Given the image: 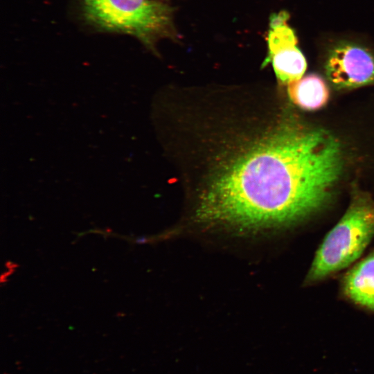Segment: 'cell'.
<instances>
[{"mask_svg":"<svg viewBox=\"0 0 374 374\" xmlns=\"http://www.w3.org/2000/svg\"><path fill=\"white\" fill-rule=\"evenodd\" d=\"M229 163L203 193L197 220L240 231L285 226L330 199L343 157L328 131L291 122Z\"/></svg>","mask_w":374,"mask_h":374,"instance_id":"6da1fadb","label":"cell"},{"mask_svg":"<svg viewBox=\"0 0 374 374\" xmlns=\"http://www.w3.org/2000/svg\"><path fill=\"white\" fill-rule=\"evenodd\" d=\"M374 237V200L354 189L350 205L317 249L305 284L320 281L359 258Z\"/></svg>","mask_w":374,"mask_h":374,"instance_id":"7a4b0ae2","label":"cell"},{"mask_svg":"<svg viewBox=\"0 0 374 374\" xmlns=\"http://www.w3.org/2000/svg\"><path fill=\"white\" fill-rule=\"evenodd\" d=\"M87 19L110 31L134 35L147 44L172 33V10L156 0H84Z\"/></svg>","mask_w":374,"mask_h":374,"instance_id":"3957f363","label":"cell"},{"mask_svg":"<svg viewBox=\"0 0 374 374\" xmlns=\"http://www.w3.org/2000/svg\"><path fill=\"white\" fill-rule=\"evenodd\" d=\"M324 68L337 89L374 84V48L359 39L339 38L328 44Z\"/></svg>","mask_w":374,"mask_h":374,"instance_id":"277c9868","label":"cell"},{"mask_svg":"<svg viewBox=\"0 0 374 374\" xmlns=\"http://www.w3.org/2000/svg\"><path fill=\"white\" fill-rule=\"evenodd\" d=\"M288 18L285 11L271 17L268 56L265 62H271L277 78L287 84L301 78L307 68L306 60L298 47L296 34L287 23Z\"/></svg>","mask_w":374,"mask_h":374,"instance_id":"5b68a950","label":"cell"},{"mask_svg":"<svg viewBox=\"0 0 374 374\" xmlns=\"http://www.w3.org/2000/svg\"><path fill=\"white\" fill-rule=\"evenodd\" d=\"M343 289L352 301L374 311V250L346 273Z\"/></svg>","mask_w":374,"mask_h":374,"instance_id":"8992f818","label":"cell"},{"mask_svg":"<svg viewBox=\"0 0 374 374\" xmlns=\"http://www.w3.org/2000/svg\"><path fill=\"white\" fill-rule=\"evenodd\" d=\"M288 94L296 105L308 111L321 109L328 103L330 96L326 82L314 73L288 84Z\"/></svg>","mask_w":374,"mask_h":374,"instance_id":"52a82bcc","label":"cell"}]
</instances>
